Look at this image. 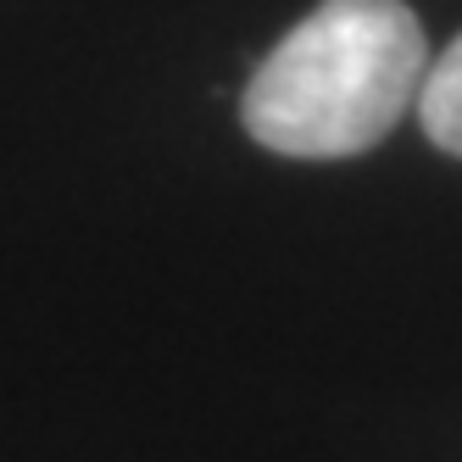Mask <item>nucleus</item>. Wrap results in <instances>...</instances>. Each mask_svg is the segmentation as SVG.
<instances>
[{
    "label": "nucleus",
    "mask_w": 462,
    "mask_h": 462,
    "mask_svg": "<svg viewBox=\"0 0 462 462\" xmlns=\"http://www.w3.org/2000/svg\"><path fill=\"white\" fill-rule=\"evenodd\" d=\"M429 40L402 0H323L245 84V134L279 156L335 162L374 151L418 101Z\"/></svg>",
    "instance_id": "nucleus-1"
},
{
    "label": "nucleus",
    "mask_w": 462,
    "mask_h": 462,
    "mask_svg": "<svg viewBox=\"0 0 462 462\" xmlns=\"http://www.w3.org/2000/svg\"><path fill=\"white\" fill-rule=\"evenodd\" d=\"M418 123L446 156H462V34L440 51L435 68L418 84Z\"/></svg>",
    "instance_id": "nucleus-2"
}]
</instances>
